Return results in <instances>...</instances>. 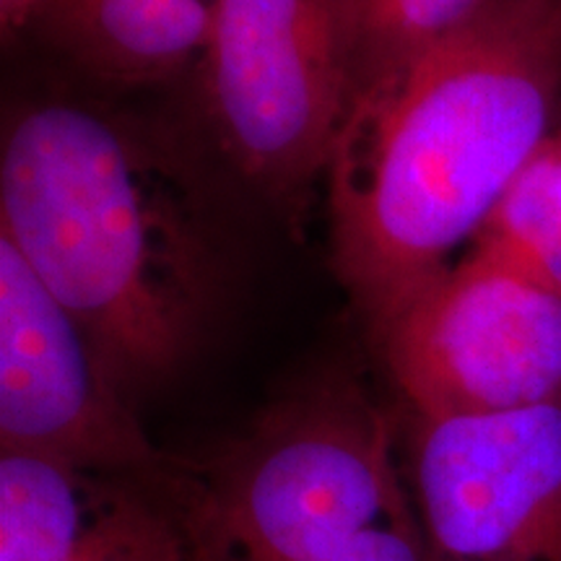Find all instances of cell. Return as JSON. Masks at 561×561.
Here are the masks:
<instances>
[{
  "label": "cell",
  "instance_id": "obj_1",
  "mask_svg": "<svg viewBox=\"0 0 561 561\" xmlns=\"http://www.w3.org/2000/svg\"><path fill=\"white\" fill-rule=\"evenodd\" d=\"M561 0H483L348 112L333 265L369 335L450 268L557 128Z\"/></svg>",
  "mask_w": 561,
  "mask_h": 561
},
{
  "label": "cell",
  "instance_id": "obj_2",
  "mask_svg": "<svg viewBox=\"0 0 561 561\" xmlns=\"http://www.w3.org/2000/svg\"><path fill=\"white\" fill-rule=\"evenodd\" d=\"M0 237L136 405L195 359L219 314L227 252L206 195L159 140L104 110L47 100L11 112Z\"/></svg>",
  "mask_w": 561,
  "mask_h": 561
},
{
  "label": "cell",
  "instance_id": "obj_3",
  "mask_svg": "<svg viewBox=\"0 0 561 561\" xmlns=\"http://www.w3.org/2000/svg\"><path fill=\"white\" fill-rule=\"evenodd\" d=\"M198 471L231 561H426L396 424L343 375L286 396Z\"/></svg>",
  "mask_w": 561,
  "mask_h": 561
},
{
  "label": "cell",
  "instance_id": "obj_4",
  "mask_svg": "<svg viewBox=\"0 0 561 561\" xmlns=\"http://www.w3.org/2000/svg\"><path fill=\"white\" fill-rule=\"evenodd\" d=\"M203 87L234 170L297 198L331 167L351 112L339 0H214Z\"/></svg>",
  "mask_w": 561,
  "mask_h": 561
},
{
  "label": "cell",
  "instance_id": "obj_5",
  "mask_svg": "<svg viewBox=\"0 0 561 561\" xmlns=\"http://www.w3.org/2000/svg\"><path fill=\"white\" fill-rule=\"evenodd\" d=\"M409 419L561 401V297L471 250L371 335Z\"/></svg>",
  "mask_w": 561,
  "mask_h": 561
},
{
  "label": "cell",
  "instance_id": "obj_6",
  "mask_svg": "<svg viewBox=\"0 0 561 561\" xmlns=\"http://www.w3.org/2000/svg\"><path fill=\"white\" fill-rule=\"evenodd\" d=\"M426 561H561V401L409 419Z\"/></svg>",
  "mask_w": 561,
  "mask_h": 561
},
{
  "label": "cell",
  "instance_id": "obj_7",
  "mask_svg": "<svg viewBox=\"0 0 561 561\" xmlns=\"http://www.w3.org/2000/svg\"><path fill=\"white\" fill-rule=\"evenodd\" d=\"M0 453L83 471L164 473V453L140 424L79 320L0 237Z\"/></svg>",
  "mask_w": 561,
  "mask_h": 561
},
{
  "label": "cell",
  "instance_id": "obj_8",
  "mask_svg": "<svg viewBox=\"0 0 561 561\" xmlns=\"http://www.w3.org/2000/svg\"><path fill=\"white\" fill-rule=\"evenodd\" d=\"M0 561H231L198 466L83 471L0 453Z\"/></svg>",
  "mask_w": 561,
  "mask_h": 561
},
{
  "label": "cell",
  "instance_id": "obj_9",
  "mask_svg": "<svg viewBox=\"0 0 561 561\" xmlns=\"http://www.w3.org/2000/svg\"><path fill=\"white\" fill-rule=\"evenodd\" d=\"M30 24L89 73L115 83H146L206 53L214 3L39 0Z\"/></svg>",
  "mask_w": 561,
  "mask_h": 561
},
{
  "label": "cell",
  "instance_id": "obj_10",
  "mask_svg": "<svg viewBox=\"0 0 561 561\" xmlns=\"http://www.w3.org/2000/svg\"><path fill=\"white\" fill-rule=\"evenodd\" d=\"M473 250L561 297V130L510 182L473 237Z\"/></svg>",
  "mask_w": 561,
  "mask_h": 561
},
{
  "label": "cell",
  "instance_id": "obj_11",
  "mask_svg": "<svg viewBox=\"0 0 561 561\" xmlns=\"http://www.w3.org/2000/svg\"><path fill=\"white\" fill-rule=\"evenodd\" d=\"M479 5L483 0H339L351 107L460 26Z\"/></svg>",
  "mask_w": 561,
  "mask_h": 561
},
{
  "label": "cell",
  "instance_id": "obj_12",
  "mask_svg": "<svg viewBox=\"0 0 561 561\" xmlns=\"http://www.w3.org/2000/svg\"><path fill=\"white\" fill-rule=\"evenodd\" d=\"M39 0H0V21H3V32H19L34 16Z\"/></svg>",
  "mask_w": 561,
  "mask_h": 561
}]
</instances>
